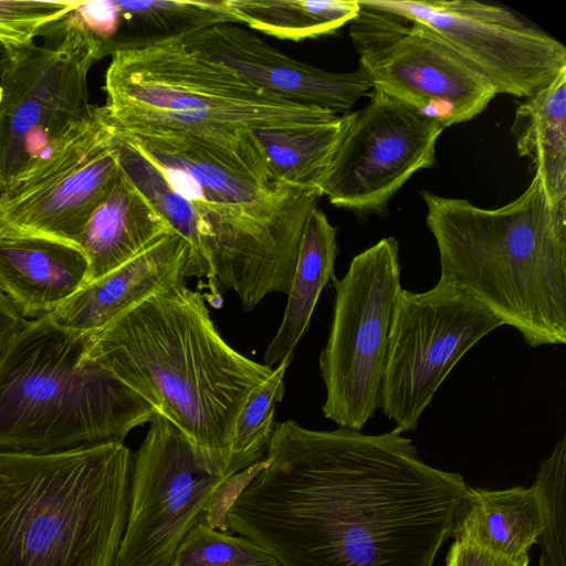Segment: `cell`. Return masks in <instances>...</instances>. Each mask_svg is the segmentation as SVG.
I'll use <instances>...</instances> for the list:
<instances>
[{
    "label": "cell",
    "instance_id": "cell-20",
    "mask_svg": "<svg viewBox=\"0 0 566 566\" xmlns=\"http://www.w3.org/2000/svg\"><path fill=\"white\" fill-rule=\"evenodd\" d=\"M543 528V503L534 483L505 490L468 486L451 536L521 562L530 559V551Z\"/></svg>",
    "mask_w": 566,
    "mask_h": 566
},
{
    "label": "cell",
    "instance_id": "cell-8",
    "mask_svg": "<svg viewBox=\"0 0 566 566\" xmlns=\"http://www.w3.org/2000/svg\"><path fill=\"white\" fill-rule=\"evenodd\" d=\"M400 274L399 244L387 237L333 279V318L318 364L326 391L322 410L339 428L360 431L379 409Z\"/></svg>",
    "mask_w": 566,
    "mask_h": 566
},
{
    "label": "cell",
    "instance_id": "cell-15",
    "mask_svg": "<svg viewBox=\"0 0 566 566\" xmlns=\"http://www.w3.org/2000/svg\"><path fill=\"white\" fill-rule=\"evenodd\" d=\"M369 96L352 113L318 189L337 208L381 216L416 172L434 165L444 128L380 91Z\"/></svg>",
    "mask_w": 566,
    "mask_h": 566
},
{
    "label": "cell",
    "instance_id": "cell-26",
    "mask_svg": "<svg viewBox=\"0 0 566 566\" xmlns=\"http://www.w3.org/2000/svg\"><path fill=\"white\" fill-rule=\"evenodd\" d=\"M294 353L255 386L242 405L229 444L228 472L234 475L262 460L274 430L275 406L285 392L284 376Z\"/></svg>",
    "mask_w": 566,
    "mask_h": 566
},
{
    "label": "cell",
    "instance_id": "cell-5",
    "mask_svg": "<svg viewBox=\"0 0 566 566\" xmlns=\"http://www.w3.org/2000/svg\"><path fill=\"white\" fill-rule=\"evenodd\" d=\"M133 460L124 443L0 451V566H114Z\"/></svg>",
    "mask_w": 566,
    "mask_h": 566
},
{
    "label": "cell",
    "instance_id": "cell-2",
    "mask_svg": "<svg viewBox=\"0 0 566 566\" xmlns=\"http://www.w3.org/2000/svg\"><path fill=\"white\" fill-rule=\"evenodd\" d=\"M118 130L133 143L118 150L120 170L206 263L213 306L228 291L245 312L289 292L318 189L276 179L251 129Z\"/></svg>",
    "mask_w": 566,
    "mask_h": 566
},
{
    "label": "cell",
    "instance_id": "cell-6",
    "mask_svg": "<svg viewBox=\"0 0 566 566\" xmlns=\"http://www.w3.org/2000/svg\"><path fill=\"white\" fill-rule=\"evenodd\" d=\"M88 337L48 315L11 338L0 354V451L124 443L154 419L148 401L87 356Z\"/></svg>",
    "mask_w": 566,
    "mask_h": 566
},
{
    "label": "cell",
    "instance_id": "cell-28",
    "mask_svg": "<svg viewBox=\"0 0 566 566\" xmlns=\"http://www.w3.org/2000/svg\"><path fill=\"white\" fill-rule=\"evenodd\" d=\"M566 437L563 436L551 454L541 463L535 481L544 514V528L538 537V566L565 565L566 533Z\"/></svg>",
    "mask_w": 566,
    "mask_h": 566
},
{
    "label": "cell",
    "instance_id": "cell-33",
    "mask_svg": "<svg viewBox=\"0 0 566 566\" xmlns=\"http://www.w3.org/2000/svg\"><path fill=\"white\" fill-rule=\"evenodd\" d=\"M1 94H2V91H1V87H0V101H1Z\"/></svg>",
    "mask_w": 566,
    "mask_h": 566
},
{
    "label": "cell",
    "instance_id": "cell-32",
    "mask_svg": "<svg viewBox=\"0 0 566 566\" xmlns=\"http://www.w3.org/2000/svg\"><path fill=\"white\" fill-rule=\"evenodd\" d=\"M9 54V51L0 43V65L4 62Z\"/></svg>",
    "mask_w": 566,
    "mask_h": 566
},
{
    "label": "cell",
    "instance_id": "cell-1",
    "mask_svg": "<svg viewBox=\"0 0 566 566\" xmlns=\"http://www.w3.org/2000/svg\"><path fill=\"white\" fill-rule=\"evenodd\" d=\"M263 468L237 491L229 530L279 566H434L468 489L381 434L274 426Z\"/></svg>",
    "mask_w": 566,
    "mask_h": 566
},
{
    "label": "cell",
    "instance_id": "cell-19",
    "mask_svg": "<svg viewBox=\"0 0 566 566\" xmlns=\"http://www.w3.org/2000/svg\"><path fill=\"white\" fill-rule=\"evenodd\" d=\"M83 252L56 240L0 234V292L25 319L51 315L86 284Z\"/></svg>",
    "mask_w": 566,
    "mask_h": 566
},
{
    "label": "cell",
    "instance_id": "cell-10",
    "mask_svg": "<svg viewBox=\"0 0 566 566\" xmlns=\"http://www.w3.org/2000/svg\"><path fill=\"white\" fill-rule=\"evenodd\" d=\"M358 2L349 34L373 90L443 128L472 119L495 97L488 80L427 25Z\"/></svg>",
    "mask_w": 566,
    "mask_h": 566
},
{
    "label": "cell",
    "instance_id": "cell-17",
    "mask_svg": "<svg viewBox=\"0 0 566 566\" xmlns=\"http://www.w3.org/2000/svg\"><path fill=\"white\" fill-rule=\"evenodd\" d=\"M209 271L188 242L171 231L137 256L84 285L50 316L63 328L94 335L153 295Z\"/></svg>",
    "mask_w": 566,
    "mask_h": 566
},
{
    "label": "cell",
    "instance_id": "cell-25",
    "mask_svg": "<svg viewBox=\"0 0 566 566\" xmlns=\"http://www.w3.org/2000/svg\"><path fill=\"white\" fill-rule=\"evenodd\" d=\"M240 23L292 41L333 34L359 12L358 0H226Z\"/></svg>",
    "mask_w": 566,
    "mask_h": 566
},
{
    "label": "cell",
    "instance_id": "cell-9",
    "mask_svg": "<svg viewBox=\"0 0 566 566\" xmlns=\"http://www.w3.org/2000/svg\"><path fill=\"white\" fill-rule=\"evenodd\" d=\"M55 25L56 45L10 50L0 65V190L94 114L87 76L99 45L71 14Z\"/></svg>",
    "mask_w": 566,
    "mask_h": 566
},
{
    "label": "cell",
    "instance_id": "cell-24",
    "mask_svg": "<svg viewBox=\"0 0 566 566\" xmlns=\"http://www.w3.org/2000/svg\"><path fill=\"white\" fill-rule=\"evenodd\" d=\"M350 118L352 113H345L319 125L260 127L251 133L276 179L318 189Z\"/></svg>",
    "mask_w": 566,
    "mask_h": 566
},
{
    "label": "cell",
    "instance_id": "cell-27",
    "mask_svg": "<svg viewBox=\"0 0 566 566\" xmlns=\"http://www.w3.org/2000/svg\"><path fill=\"white\" fill-rule=\"evenodd\" d=\"M170 566H279V563L256 542L200 520L182 537Z\"/></svg>",
    "mask_w": 566,
    "mask_h": 566
},
{
    "label": "cell",
    "instance_id": "cell-3",
    "mask_svg": "<svg viewBox=\"0 0 566 566\" xmlns=\"http://www.w3.org/2000/svg\"><path fill=\"white\" fill-rule=\"evenodd\" d=\"M86 354L227 471L235 418L273 370L222 338L205 296L186 282L91 335Z\"/></svg>",
    "mask_w": 566,
    "mask_h": 566
},
{
    "label": "cell",
    "instance_id": "cell-4",
    "mask_svg": "<svg viewBox=\"0 0 566 566\" xmlns=\"http://www.w3.org/2000/svg\"><path fill=\"white\" fill-rule=\"evenodd\" d=\"M439 280L473 295L526 344L566 343V203L553 206L534 176L515 200L483 209L421 191Z\"/></svg>",
    "mask_w": 566,
    "mask_h": 566
},
{
    "label": "cell",
    "instance_id": "cell-13",
    "mask_svg": "<svg viewBox=\"0 0 566 566\" xmlns=\"http://www.w3.org/2000/svg\"><path fill=\"white\" fill-rule=\"evenodd\" d=\"M116 127L105 106L0 190V234L48 238L78 248L96 208L112 190L119 164Z\"/></svg>",
    "mask_w": 566,
    "mask_h": 566
},
{
    "label": "cell",
    "instance_id": "cell-12",
    "mask_svg": "<svg viewBox=\"0 0 566 566\" xmlns=\"http://www.w3.org/2000/svg\"><path fill=\"white\" fill-rule=\"evenodd\" d=\"M232 476L156 415L134 455L127 522L114 566H170L182 537Z\"/></svg>",
    "mask_w": 566,
    "mask_h": 566
},
{
    "label": "cell",
    "instance_id": "cell-23",
    "mask_svg": "<svg viewBox=\"0 0 566 566\" xmlns=\"http://www.w3.org/2000/svg\"><path fill=\"white\" fill-rule=\"evenodd\" d=\"M511 133L548 201L566 203V69L518 105Z\"/></svg>",
    "mask_w": 566,
    "mask_h": 566
},
{
    "label": "cell",
    "instance_id": "cell-31",
    "mask_svg": "<svg viewBox=\"0 0 566 566\" xmlns=\"http://www.w3.org/2000/svg\"><path fill=\"white\" fill-rule=\"evenodd\" d=\"M27 321L10 300L0 292V354Z\"/></svg>",
    "mask_w": 566,
    "mask_h": 566
},
{
    "label": "cell",
    "instance_id": "cell-7",
    "mask_svg": "<svg viewBox=\"0 0 566 566\" xmlns=\"http://www.w3.org/2000/svg\"><path fill=\"white\" fill-rule=\"evenodd\" d=\"M105 108L118 129L306 127L337 115L266 93L181 41L119 51L105 75Z\"/></svg>",
    "mask_w": 566,
    "mask_h": 566
},
{
    "label": "cell",
    "instance_id": "cell-16",
    "mask_svg": "<svg viewBox=\"0 0 566 566\" xmlns=\"http://www.w3.org/2000/svg\"><path fill=\"white\" fill-rule=\"evenodd\" d=\"M179 41L266 93L336 115L348 112L373 90L360 69L347 73L318 69L287 56L237 24L214 25Z\"/></svg>",
    "mask_w": 566,
    "mask_h": 566
},
{
    "label": "cell",
    "instance_id": "cell-22",
    "mask_svg": "<svg viewBox=\"0 0 566 566\" xmlns=\"http://www.w3.org/2000/svg\"><path fill=\"white\" fill-rule=\"evenodd\" d=\"M337 229L316 206L307 216L300 245L296 266L287 294L281 324L270 342L263 365L273 368L295 347L307 332L319 295L334 279L337 255Z\"/></svg>",
    "mask_w": 566,
    "mask_h": 566
},
{
    "label": "cell",
    "instance_id": "cell-14",
    "mask_svg": "<svg viewBox=\"0 0 566 566\" xmlns=\"http://www.w3.org/2000/svg\"><path fill=\"white\" fill-rule=\"evenodd\" d=\"M418 21L441 36L493 86L527 98L566 69V49L511 10L474 0H361Z\"/></svg>",
    "mask_w": 566,
    "mask_h": 566
},
{
    "label": "cell",
    "instance_id": "cell-29",
    "mask_svg": "<svg viewBox=\"0 0 566 566\" xmlns=\"http://www.w3.org/2000/svg\"><path fill=\"white\" fill-rule=\"evenodd\" d=\"M80 3L81 0H0V43L8 51L28 46Z\"/></svg>",
    "mask_w": 566,
    "mask_h": 566
},
{
    "label": "cell",
    "instance_id": "cell-21",
    "mask_svg": "<svg viewBox=\"0 0 566 566\" xmlns=\"http://www.w3.org/2000/svg\"><path fill=\"white\" fill-rule=\"evenodd\" d=\"M171 231L119 168L112 190L93 212L78 242L88 264L86 284L130 261Z\"/></svg>",
    "mask_w": 566,
    "mask_h": 566
},
{
    "label": "cell",
    "instance_id": "cell-11",
    "mask_svg": "<svg viewBox=\"0 0 566 566\" xmlns=\"http://www.w3.org/2000/svg\"><path fill=\"white\" fill-rule=\"evenodd\" d=\"M504 325L473 295L439 280L426 292L401 291L391 325L379 408L401 433L421 415L458 361Z\"/></svg>",
    "mask_w": 566,
    "mask_h": 566
},
{
    "label": "cell",
    "instance_id": "cell-30",
    "mask_svg": "<svg viewBox=\"0 0 566 566\" xmlns=\"http://www.w3.org/2000/svg\"><path fill=\"white\" fill-rule=\"evenodd\" d=\"M530 559L513 562L476 544L457 541L451 544L446 566H528Z\"/></svg>",
    "mask_w": 566,
    "mask_h": 566
},
{
    "label": "cell",
    "instance_id": "cell-18",
    "mask_svg": "<svg viewBox=\"0 0 566 566\" xmlns=\"http://www.w3.org/2000/svg\"><path fill=\"white\" fill-rule=\"evenodd\" d=\"M71 15L96 40L102 59L240 23L226 0L81 1Z\"/></svg>",
    "mask_w": 566,
    "mask_h": 566
}]
</instances>
